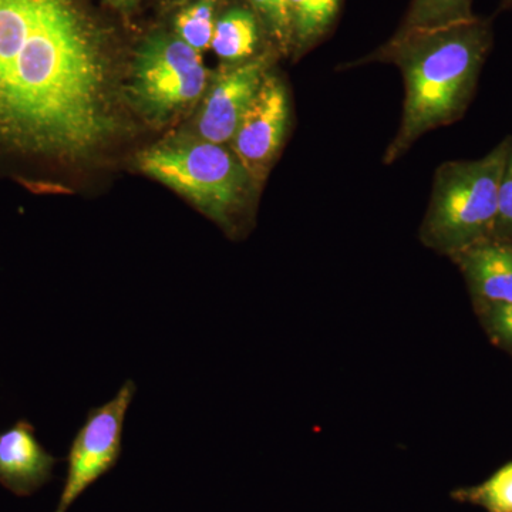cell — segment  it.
I'll return each instance as SVG.
<instances>
[{"label":"cell","instance_id":"6da1fadb","mask_svg":"<svg viewBox=\"0 0 512 512\" xmlns=\"http://www.w3.org/2000/svg\"><path fill=\"white\" fill-rule=\"evenodd\" d=\"M114 127L106 43L79 0H0V146L76 160Z\"/></svg>","mask_w":512,"mask_h":512},{"label":"cell","instance_id":"7a4b0ae2","mask_svg":"<svg viewBox=\"0 0 512 512\" xmlns=\"http://www.w3.org/2000/svg\"><path fill=\"white\" fill-rule=\"evenodd\" d=\"M493 46V20L476 15L441 28L396 32L357 63H392L402 72L403 116L384 164L400 160L424 134L467 113Z\"/></svg>","mask_w":512,"mask_h":512},{"label":"cell","instance_id":"3957f363","mask_svg":"<svg viewBox=\"0 0 512 512\" xmlns=\"http://www.w3.org/2000/svg\"><path fill=\"white\" fill-rule=\"evenodd\" d=\"M511 136L476 160L447 161L437 168L426 217L424 247L448 258L493 237L498 191Z\"/></svg>","mask_w":512,"mask_h":512},{"label":"cell","instance_id":"277c9868","mask_svg":"<svg viewBox=\"0 0 512 512\" xmlns=\"http://www.w3.org/2000/svg\"><path fill=\"white\" fill-rule=\"evenodd\" d=\"M140 170L183 195L228 234L238 231L256 181L231 148L210 141L161 144L138 157Z\"/></svg>","mask_w":512,"mask_h":512},{"label":"cell","instance_id":"5b68a950","mask_svg":"<svg viewBox=\"0 0 512 512\" xmlns=\"http://www.w3.org/2000/svg\"><path fill=\"white\" fill-rule=\"evenodd\" d=\"M208 79L200 52L177 35L156 33L137 50L131 99L150 119L165 120L200 100Z\"/></svg>","mask_w":512,"mask_h":512},{"label":"cell","instance_id":"8992f818","mask_svg":"<svg viewBox=\"0 0 512 512\" xmlns=\"http://www.w3.org/2000/svg\"><path fill=\"white\" fill-rule=\"evenodd\" d=\"M136 392V383L127 380L113 399L87 413L70 446L66 480L53 512L69 511L90 485L116 467L121 454L124 421Z\"/></svg>","mask_w":512,"mask_h":512},{"label":"cell","instance_id":"52a82bcc","mask_svg":"<svg viewBox=\"0 0 512 512\" xmlns=\"http://www.w3.org/2000/svg\"><path fill=\"white\" fill-rule=\"evenodd\" d=\"M291 119V103L281 77L269 70L242 117L231 150L256 183L264 180L284 144Z\"/></svg>","mask_w":512,"mask_h":512},{"label":"cell","instance_id":"ba28073f","mask_svg":"<svg viewBox=\"0 0 512 512\" xmlns=\"http://www.w3.org/2000/svg\"><path fill=\"white\" fill-rule=\"evenodd\" d=\"M269 66L268 57L255 56L247 62L228 67L214 80L198 116L201 140L222 146L231 143L265 74L269 72Z\"/></svg>","mask_w":512,"mask_h":512},{"label":"cell","instance_id":"9c48e42d","mask_svg":"<svg viewBox=\"0 0 512 512\" xmlns=\"http://www.w3.org/2000/svg\"><path fill=\"white\" fill-rule=\"evenodd\" d=\"M450 259L466 279L476 311L512 302V242L490 237Z\"/></svg>","mask_w":512,"mask_h":512},{"label":"cell","instance_id":"30bf717a","mask_svg":"<svg viewBox=\"0 0 512 512\" xmlns=\"http://www.w3.org/2000/svg\"><path fill=\"white\" fill-rule=\"evenodd\" d=\"M59 460L47 453L36 439V430L28 420L0 433V485L18 495L29 497L49 483Z\"/></svg>","mask_w":512,"mask_h":512},{"label":"cell","instance_id":"8fae6325","mask_svg":"<svg viewBox=\"0 0 512 512\" xmlns=\"http://www.w3.org/2000/svg\"><path fill=\"white\" fill-rule=\"evenodd\" d=\"M258 45L259 18L254 10L235 6L215 22L211 47L225 62H247L255 57Z\"/></svg>","mask_w":512,"mask_h":512},{"label":"cell","instance_id":"7c38bea8","mask_svg":"<svg viewBox=\"0 0 512 512\" xmlns=\"http://www.w3.org/2000/svg\"><path fill=\"white\" fill-rule=\"evenodd\" d=\"M342 0H288L291 49L308 52L318 45L338 19Z\"/></svg>","mask_w":512,"mask_h":512},{"label":"cell","instance_id":"4fadbf2b","mask_svg":"<svg viewBox=\"0 0 512 512\" xmlns=\"http://www.w3.org/2000/svg\"><path fill=\"white\" fill-rule=\"evenodd\" d=\"M474 0H412L397 32L441 28L473 19Z\"/></svg>","mask_w":512,"mask_h":512},{"label":"cell","instance_id":"5bb4252c","mask_svg":"<svg viewBox=\"0 0 512 512\" xmlns=\"http://www.w3.org/2000/svg\"><path fill=\"white\" fill-rule=\"evenodd\" d=\"M451 498L457 503L477 505L487 512H512V461L481 484L457 488Z\"/></svg>","mask_w":512,"mask_h":512},{"label":"cell","instance_id":"9a60e30c","mask_svg":"<svg viewBox=\"0 0 512 512\" xmlns=\"http://www.w3.org/2000/svg\"><path fill=\"white\" fill-rule=\"evenodd\" d=\"M214 10L215 0H198L188 6L175 19V35L197 52H204L214 36Z\"/></svg>","mask_w":512,"mask_h":512},{"label":"cell","instance_id":"2e32d148","mask_svg":"<svg viewBox=\"0 0 512 512\" xmlns=\"http://www.w3.org/2000/svg\"><path fill=\"white\" fill-rule=\"evenodd\" d=\"M249 3L276 45L282 50L291 49L288 0H249Z\"/></svg>","mask_w":512,"mask_h":512},{"label":"cell","instance_id":"e0dca14e","mask_svg":"<svg viewBox=\"0 0 512 512\" xmlns=\"http://www.w3.org/2000/svg\"><path fill=\"white\" fill-rule=\"evenodd\" d=\"M476 312L491 342L512 356V302L485 306Z\"/></svg>","mask_w":512,"mask_h":512},{"label":"cell","instance_id":"ac0fdd59","mask_svg":"<svg viewBox=\"0 0 512 512\" xmlns=\"http://www.w3.org/2000/svg\"><path fill=\"white\" fill-rule=\"evenodd\" d=\"M493 237L512 242V136L498 191V212Z\"/></svg>","mask_w":512,"mask_h":512},{"label":"cell","instance_id":"d6986e66","mask_svg":"<svg viewBox=\"0 0 512 512\" xmlns=\"http://www.w3.org/2000/svg\"><path fill=\"white\" fill-rule=\"evenodd\" d=\"M111 6L121 10L133 9L140 0H107Z\"/></svg>","mask_w":512,"mask_h":512},{"label":"cell","instance_id":"ffe728a7","mask_svg":"<svg viewBox=\"0 0 512 512\" xmlns=\"http://www.w3.org/2000/svg\"><path fill=\"white\" fill-rule=\"evenodd\" d=\"M498 10H500V12H512V0H500Z\"/></svg>","mask_w":512,"mask_h":512}]
</instances>
